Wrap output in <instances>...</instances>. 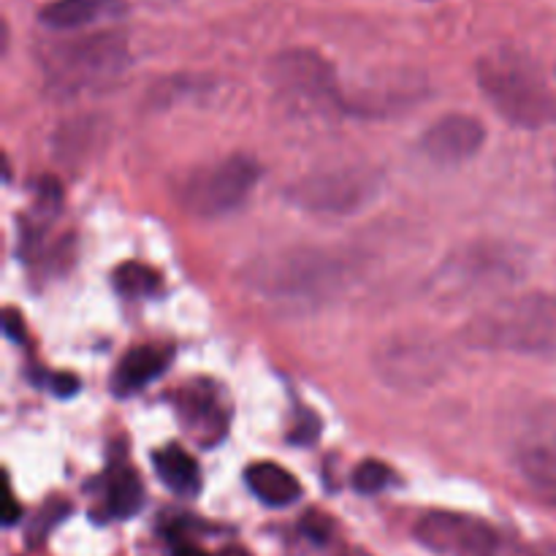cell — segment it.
<instances>
[{"instance_id":"cell-1","label":"cell","mask_w":556,"mask_h":556,"mask_svg":"<svg viewBox=\"0 0 556 556\" xmlns=\"http://www.w3.org/2000/svg\"><path fill=\"white\" fill-rule=\"evenodd\" d=\"M239 277L244 288L275 302H326L351 282L353 258L329 248H286L253 258Z\"/></svg>"},{"instance_id":"cell-2","label":"cell","mask_w":556,"mask_h":556,"mask_svg":"<svg viewBox=\"0 0 556 556\" xmlns=\"http://www.w3.org/2000/svg\"><path fill=\"white\" fill-rule=\"evenodd\" d=\"M467 348L543 356L556 351V293H521L492 302L462 329Z\"/></svg>"},{"instance_id":"cell-3","label":"cell","mask_w":556,"mask_h":556,"mask_svg":"<svg viewBox=\"0 0 556 556\" xmlns=\"http://www.w3.org/2000/svg\"><path fill=\"white\" fill-rule=\"evenodd\" d=\"M478 87L510 125L546 128L556 119V96L541 65L516 47H497L476 63Z\"/></svg>"},{"instance_id":"cell-4","label":"cell","mask_w":556,"mask_h":556,"mask_svg":"<svg viewBox=\"0 0 556 556\" xmlns=\"http://www.w3.org/2000/svg\"><path fill=\"white\" fill-rule=\"evenodd\" d=\"M36 63L52 90L63 96L109 85L130 65L125 33L103 30L90 36L36 43Z\"/></svg>"},{"instance_id":"cell-5","label":"cell","mask_w":556,"mask_h":556,"mask_svg":"<svg viewBox=\"0 0 556 556\" xmlns=\"http://www.w3.org/2000/svg\"><path fill=\"white\" fill-rule=\"evenodd\" d=\"M375 372L396 391H427L445 378L451 353L432 331L407 329L386 337L372 356Z\"/></svg>"},{"instance_id":"cell-6","label":"cell","mask_w":556,"mask_h":556,"mask_svg":"<svg viewBox=\"0 0 556 556\" xmlns=\"http://www.w3.org/2000/svg\"><path fill=\"white\" fill-rule=\"evenodd\" d=\"M383 188V177L369 166H340L307 174L286 190L293 206L313 215H356L367 210Z\"/></svg>"},{"instance_id":"cell-7","label":"cell","mask_w":556,"mask_h":556,"mask_svg":"<svg viewBox=\"0 0 556 556\" xmlns=\"http://www.w3.org/2000/svg\"><path fill=\"white\" fill-rule=\"evenodd\" d=\"M261 179V166L255 157L233 152L220 161L201 166L182 185V204L193 217H223L248 201L255 182Z\"/></svg>"},{"instance_id":"cell-8","label":"cell","mask_w":556,"mask_h":556,"mask_svg":"<svg viewBox=\"0 0 556 556\" xmlns=\"http://www.w3.org/2000/svg\"><path fill=\"white\" fill-rule=\"evenodd\" d=\"M266 79L282 98H291V101L320 103V106L326 103L337 109L345 103L334 65L315 49L299 47L277 52L266 65Z\"/></svg>"},{"instance_id":"cell-9","label":"cell","mask_w":556,"mask_h":556,"mask_svg":"<svg viewBox=\"0 0 556 556\" xmlns=\"http://www.w3.org/2000/svg\"><path fill=\"white\" fill-rule=\"evenodd\" d=\"M514 277H519V255L508 253L505 244H472L465 253L451 255L432 280V288L440 299H465L508 286Z\"/></svg>"},{"instance_id":"cell-10","label":"cell","mask_w":556,"mask_h":556,"mask_svg":"<svg viewBox=\"0 0 556 556\" xmlns=\"http://www.w3.org/2000/svg\"><path fill=\"white\" fill-rule=\"evenodd\" d=\"M416 541L429 552L445 556H492L500 538L492 525L465 514L434 510L416 525Z\"/></svg>"},{"instance_id":"cell-11","label":"cell","mask_w":556,"mask_h":556,"mask_svg":"<svg viewBox=\"0 0 556 556\" xmlns=\"http://www.w3.org/2000/svg\"><path fill=\"white\" fill-rule=\"evenodd\" d=\"M486 141V128L470 114H445L421 136V152L438 166H459L476 157Z\"/></svg>"},{"instance_id":"cell-12","label":"cell","mask_w":556,"mask_h":556,"mask_svg":"<svg viewBox=\"0 0 556 556\" xmlns=\"http://www.w3.org/2000/svg\"><path fill=\"white\" fill-rule=\"evenodd\" d=\"M177 410L190 438L201 445L220 443L228 429V407L220 389L210 380L185 386L177 396Z\"/></svg>"},{"instance_id":"cell-13","label":"cell","mask_w":556,"mask_h":556,"mask_svg":"<svg viewBox=\"0 0 556 556\" xmlns=\"http://www.w3.org/2000/svg\"><path fill=\"white\" fill-rule=\"evenodd\" d=\"M516 467L527 486L556 510V424L530 432L516 445Z\"/></svg>"},{"instance_id":"cell-14","label":"cell","mask_w":556,"mask_h":556,"mask_svg":"<svg viewBox=\"0 0 556 556\" xmlns=\"http://www.w3.org/2000/svg\"><path fill=\"white\" fill-rule=\"evenodd\" d=\"M125 14H128L125 0H49L38 11V22L49 30L68 33L106 20H123Z\"/></svg>"},{"instance_id":"cell-15","label":"cell","mask_w":556,"mask_h":556,"mask_svg":"<svg viewBox=\"0 0 556 556\" xmlns=\"http://www.w3.org/2000/svg\"><path fill=\"white\" fill-rule=\"evenodd\" d=\"M168 362H172V351L161 345H141L134 348L123 356V362L117 364L112 375V391L117 396H130L139 394L144 386H150L152 380L161 378L166 372Z\"/></svg>"},{"instance_id":"cell-16","label":"cell","mask_w":556,"mask_h":556,"mask_svg":"<svg viewBox=\"0 0 556 556\" xmlns=\"http://www.w3.org/2000/svg\"><path fill=\"white\" fill-rule=\"evenodd\" d=\"M244 481H248L250 492L269 508H288L302 497V483L275 462H258V465L248 467Z\"/></svg>"},{"instance_id":"cell-17","label":"cell","mask_w":556,"mask_h":556,"mask_svg":"<svg viewBox=\"0 0 556 556\" xmlns=\"http://www.w3.org/2000/svg\"><path fill=\"white\" fill-rule=\"evenodd\" d=\"M157 478L168 492L179 494V497H195L201 492V472L199 465L190 454H185L179 445H166L152 456Z\"/></svg>"},{"instance_id":"cell-18","label":"cell","mask_w":556,"mask_h":556,"mask_svg":"<svg viewBox=\"0 0 556 556\" xmlns=\"http://www.w3.org/2000/svg\"><path fill=\"white\" fill-rule=\"evenodd\" d=\"M144 505V486L139 476L128 467H119L109 476L106 483V514L112 519H130Z\"/></svg>"},{"instance_id":"cell-19","label":"cell","mask_w":556,"mask_h":556,"mask_svg":"<svg viewBox=\"0 0 556 556\" xmlns=\"http://www.w3.org/2000/svg\"><path fill=\"white\" fill-rule=\"evenodd\" d=\"M114 288L117 293H123L125 299H144L157 293L161 288V277H157L155 269H150L147 264H139V261H125L114 269L112 275Z\"/></svg>"},{"instance_id":"cell-20","label":"cell","mask_w":556,"mask_h":556,"mask_svg":"<svg viewBox=\"0 0 556 556\" xmlns=\"http://www.w3.org/2000/svg\"><path fill=\"white\" fill-rule=\"evenodd\" d=\"M391 483V470L378 459H367L353 470V489L358 494H378Z\"/></svg>"},{"instance_id":"cell-21","label":"cell","mask_w":556,"mask_h":556,"mask_svg":"<svg viewBox=\"0 0 556 556\" xmlns=\"http://www.w3.org/2000/svg\"><path fill=\"white\" fill-rule=\"evenodd\" d=\"M65 514H68V505L60 503V500H52V503H49L47 508L36 516V521L30 525V530H27V543H30V546H38V543L47 541V535L52 532V527L58 525Z\"/></svg>"},{"instance_id":"cell-22","label":"cell","mask_w":556,"mask_h":556,"mask_svg":"<svg viewBox=\"0 0 556 556\" xmlns=\"http://www.w3.org/2000/svg\"><path fill=\"white\" fill-rule=\"evenodd\" d=\"M3 320H5V324H3L5 334H9L11 340H22V331H25V329H22V320H20V315H16V309H11V307L5 309Z\"/></svg>"},{"instance_id":"cell-23","label":"cell","mask_w":556,"mask_h":556,"mask_svg":"<svg viewBox=\"0 0 556 556\" xmlns=\"http://www.w3.org/2000/svg\"><path fill=\"white\" fill-rule=\"evenodd\" d=\"M174 556H210V554L201 552L199 546H188V543H179V546L174 548Z\"/></svg>"},{"instance_id":"cell-24","label":"cell","mask_w":556,"mask_h":556,"mask_svg":"<svg viewBox=\"0 0 556 556\" xmlns=\"http://www.w3.org/2000/svg\"><path fill=\"white\" fill-rule=\"evenodd\" d=\"M220 556H250V554L244 552V548H226Z\"/></svg>"},{"instance_id":"cell-25","label":"cell","mask_w":556,"mask_h":556,"mask_svg":"<svg viewBox=\"0 0 556 556\" xmlns=\"http://www.w3.org/2000/svg\"><path fill=\"white\" fill-rule=\"evenodd\" d=\"M348 556H367V554H362V552H353V554H348Z\"/></svg>"},{"instance_id":"cell-26","label":"cell","mask_w":556,"mask_h":556,"mask_svg":"<svg viewBox=\"0 0 556 556\" xmlns=\"http://www.w3.org/2000/svg\"><path fill=\"white\" fill-rule=\"evenodd\" d=\"M424 3H434V0H424Z\"/></svg>"}]
</instances>
